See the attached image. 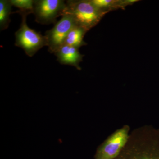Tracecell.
<instances>
[{"label":"cell","mask_w":159,"mask_h":159,"mask_svg":"<svg viewBox=\"0 0 159 159\" xmlns=\"http://www.w3.org/2000/svg\"><path fill=\"white\" fill-rule=\"evenodd\" d=\"M115 159H159V129L148 125L134 129Z\"/></svg>","instance_id":"obj_1"},{"label":"cell","mask_w":159,"mask_h":159,"mask_svg":"<svg viewBox=\"0 0 159 159\" xmlns=\"http://www.w3.org/2000/svg\"><path fill=\"white\" fill-rule=\"evenodd\" d=\"M106 14L96 8L90 0H69L66 1L62 16H70L77 25L88 31L97 25Z\"/></svg>","instance_id":"obj_2"},{"label":"cell","mask_w":159,"mask_h":159,"mask_svg":"<svg viewBox=\"0 0 159 159\" xmlns=\"http://www.w3.org/2000/svg\"><path fill=\"white\" fill-rule=\"evenodd\" d=\"M22 21L20 28L15 33V45L21 48L29 57H31L42 48L47 46L45 36L29 28L26 20L28 16H21Z\"/></svg>","instance_id":"obj_3"},{"label":"cell","mask_w":159,"mask_h":159,"mask_svg":"<svg viewBox=\"0 0 159 159\" xmlns=\"http://www.w3.org/2000/svg\"><path fill=\"white\" fill-rule=\"evenodd\" d=\"M130 128L125 125L115 131L97 149L95 159H115L128 142Z\"/></svg>","instance_id":"obj_4"},{"label":"cell","mask_w":159,"mask_h":159,"mask_svg":"<svg viewBox=\"0 0 159 159\" xmlns=\"http://www.w3.org/2000/svg\"><path fill=\"white\" fill-rule=\"evenodd\" d=\"M66 7V2L63 0H35L33 11L35 21L41 25L56 24Z\"/></svg>","instance_id":"obj_5"},{"label":"cell","mask_w":159,"mask_h":159,"mask_svg":"<svg viewBox=\"0 0 159 159\" xmlns=\"http://www.w3.org/2000/svg\"><path fill=\"white\" fill-rule=\"evenodd\" d=\"M76 25L75 21L70 16L64 15L53 28L46 31L45 36L49 52L55 54L64 44L69 32Z\"/></svg>","instance_id":"obj_6"},{"label":"cell","mask_w":159,"mask_h":159,"mask_svg":"<svg viewBox=\"0 0 159 159\" xmlns=\"http://www.w3.org/2000/svg\"><path fill=\"white\" fill-rule=\"evenodd\" d=\"M54 54L61 64L73 66L77 70H81L80 63L82 61L84 55L80 53L77 48L64 45Z\"/></svg>","instance_id":"obj_7"},{"label":"cell","mask_w":159,"mask_h":159,"mask_svg":"<svg viewBox=\"0 0 159 159\" xmlns=\"http://www.w3.org/2000/svg\"><path fill=\"white\" fill-rule=\"evenodd\" d=\"M87 31L80 26H74L68 34L64 45L75 47L78 49L82 46L86 45L87 44L84 40V38Z\"/></svg>","instance_id":"obj_8"},{"label":"cell","mask_w":159,"mask_h":159,"mask_svg":"<svg viewBox=\"0 0 159 159\" xmlns=\"http://www.w3.org/2000/svg\"><path fill=\"white\" fill-rule=\"evenodd\" d=\"M91 2L100 11L107 13L113 9H124L123 1L90 0Z\"/></svg>","instance_id":"obj_9"},{"label":"cell","mask_w":159,"mask_h":159,"mask_svg":"<svg viewBox=\"0 0 159 159\" xmlns=\"http://www.w3.org/2000/svg\"><path fill=\"white\" fill-rule=\"evenodd\" d=\"M11 6L10 0L0 1V30H6L9 27L10 22Z\"/></svg>","instance_id":"obj_10"},{"label":"cell","mask_w":159,"mask_h":159,"mask_svg":"<svg viewBox=\"0 0 159 159\" xmlns=\"http://www.w3.org/2000/svg\"><path fill=\"white\" fill-rule=\"evenodd\" d=\"M11 6L18 9L16 13L20 15H29L33 13L34 1L33 0H10Z\"/></svg>","instance_id":"obj_11"}]
</instances>
